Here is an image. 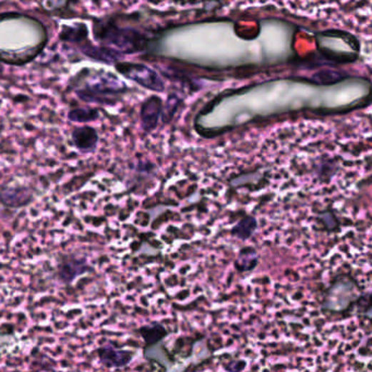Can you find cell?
Returning a JSON list of instances; mask_svg holds the SVG:
<instances>
[{"label": "cell", "instance_id": "cell-1", "mask_svg": "<svg viewBox=\"0 0 372 372\" xmlns=\"http://www.w3.org/2000/svg\"><path fill=\"white\" fill-rule=\"evenodd\" d=\"M91 272H93V266L88 258L79 254H63L58 259L55 276L58 282L70 286L78 278Z\"/></svg>", "mask_w": 372, "mask_h": 372}, {"label": "cell", "instance_id": "cell-2", "mask_svg": "<svg viewBox=\"0 0 372 372\" xmlns=\"http://www.w3.org/2000/svg\"><path fill=\"white\" fill-rule=\"evenodd\" d=\"M34 200V191L29 186L12 183L0 186V204L5 208L12 210L28 208Z\"/></svg>", "mask_w": 372, "mask_h": 372}, {"label": "cell", "instance_id": "cell-3", "mask_svg": "<svg viewBox=\"0 0 372 372\" xmlns=\"http://www.w3.org/2000/svg\"><path fill=\"white\" fill-rule=\"evenodd\" d=\"M97 359L107 369H124L134 361V353L117 348L111 343H104L96 349Z\"/></svg>", "mask_w": 372, "mask_h": 372}, {"label": "cell", "instance_id": "cell-4", "mask_svg": "<svg viewBox=\"0 0 372 372\" xmlns=\"http://www.w3.org/2000/svg\"><path fill=\"white\" fill-rule=\"evenodd\" d=\"M116 79V78H115ZM109 80L106 76H100L99 81L86 84L84 89L78 92L82 100L88 102L100 103V104H109V99H114L116 91L114 90V80Z\"/></svg>", "mask_w": 372, "mask_h": 372}, {"label": "cell", "instance_id": "cell-5", "mask_svg": "<svg viewBox=\"0 0 372 372\" xmlns=\"http://www.w3.org/2000/svg\"><path fill=\"white\" fill-rule=\"evenodd\" d=\"M72 144L74 148L84 154L95 152L100 141L96 130L91 126L76 127L71 132Z\"/></svg>", "mask_w": 372, "mask_h": 372}, {"label": "cell", "instance_id": "cell-6", "mask_svg": "<svg viewBox=\"0 0 372 372\" xmlns=\"http://www.w3.org/2000/svg\"><path fill=\"white\" fill-rule=\"evenodd\" d=\"M138 332L144 338L146 347L154 346L155 344H158L161 341H163V338H166L167 334H169L166 328L163 324L158 323V322L142 326L138 330Z\"/></svg>", "mask_w": 372, "mask_h": 372}, {"label": "cell", "instance_id": "cell-7", "mask_svg": "<svg viewBox=\"0 0 372 372\" xmlns=\"http://www.w3.org/2000/svg\"><path fill=\"white\" fill-rule=\"evenodd\" d=\"M258 228V222L253 216L247 215L241 218L231 229V235L239 241H248L252 237L256 229Z\"/></svg>", "mask_w": 372, "mask_h": 372}, {"label": "cell", "instance_id": "cell-8", "mask_svg": "<svg viewBox=\"0 0 372 372\" xmlns=\"http://www.w3.org/2000/svg\"><path fill=\"white\" fill-rule=\"evenodd\" d=\"M68 119L74 123H91L99 119V113L95 109H74L70 111Z\"/></svg>", "mask_w": 372, "mask_h": 372}]
</instances>
